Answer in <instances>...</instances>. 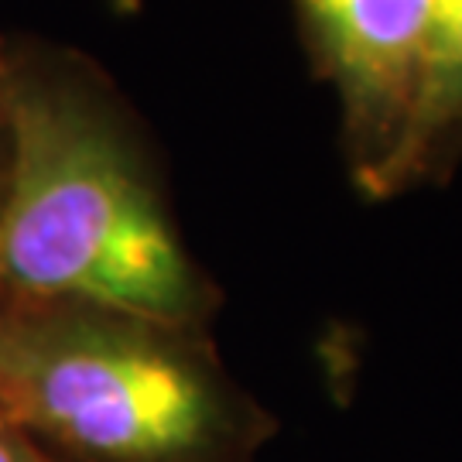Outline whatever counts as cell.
Wrapping results in <instances>:
<instances>
[{
  "label": "cell",
  "instance_id": "3",
  "mask_svg": "<svg viewBox=\"0 0 462 462\" xmlns=\"http://www.w3.org/2000/svg\"><path fill=\"white\" fill-rule=\"evenodd\" d=\"M312 76L339 103V148L356 192L391 199L421 93L429 0H295Z\"/></svg>",
  "mask_w": 462,
  "mask_h": 462
},
{
  "label": "cell",
  "instance_id": "2",
  "mask_svg": "<svg viewBox=\"0 0 462 462\" xmlns=\"http://www.w3.org/2000/svg\"><path fill=\"white\" fill-rule=\"evenodd\" d=\"M0 414L59 462H257L278 435L209 329L4 291Z\"/></svg>",
  "mask_w": 462,
  "mask_h": 462
},
{
  "label": "cell",
  "instance_id": "6",
  "mask_svg": "<svg viewBox=\"0 0 462 462\" xmlns=\"http://www.w3.org/2000/svg\"><path fill=\"white\" fill-rule=\"evenodd\" d=\"M4 185H7V127L0 116V206H4Z\"/></svg>",
  "mask_w": 462,
  "mask_h": 462
},
{
  "label": "cell",
  "instance_id": "7",
  "mask_svg": "<svg viewBox=\"0 0 462 462\" xmlns=\"http://www.w3.org/2000/svg\"><path fill=\"white\" fill-rule=\"evenodd\" d=\"M462 162V137H459V144H456V165Z\"/></svg>",
  "mask_w": 462,
  "mask_h": 462
},
{
  "label": "cell",
  "instance_id": "4",
  "mask_svg": "<svg viewBox=\"0 0 462 462\" xmlns=\"http://www.w3.org/2000/svg\"><path fill=\"white\" fill-rule=\"evenodd\" d=\"M462 137V0H429L421 93L404 151L391 175V199L425 182H446Z\"/></svg>",
  "mask_w": 462,
  "mask_h": 462
},
{
  "label": "cell",
  "instance_id": "8",
  "mask_svg": "<svg viewBox=\"0 0 462 462\" xmlns=\"http://www.w3.org/2000/svg\"><path fill=\"white\" fill-rule=\"evenodd\" d=\"M4 42H7V34H0V51H4Z\"/></svg>",
  "mask_w": 462,
  "mask_h": 462
},
{
  "label": "cell",
  "instance_id": "5",
  "mask_svg": "<svg viewBox=\"0 0 462 462\" xmlns=\"http://www.w3.org/2000/svg\"><path fill=\"white\" fill-rule=\"evenodd\" d=\"M0 462H59L0 414Z\"/></svg>",
  "mask_w": 462,
  "mask_h": 462
},
{
  "label": "cell",
  "instance_id": "1",
  "mask_svg": "<svg viewBox=\"0 0 462 462\" xmlns=\"http://www.w3.org/2000/svg\"><path fill=\"white\" fill-rule=\"evenodd\" d=\"M0 291L213 329L223 291L189 250L144 120L79 49L7 34Z\"/></svg>",
  "mask_w": 462,
  "mask_h": 462
}]
</instances>
